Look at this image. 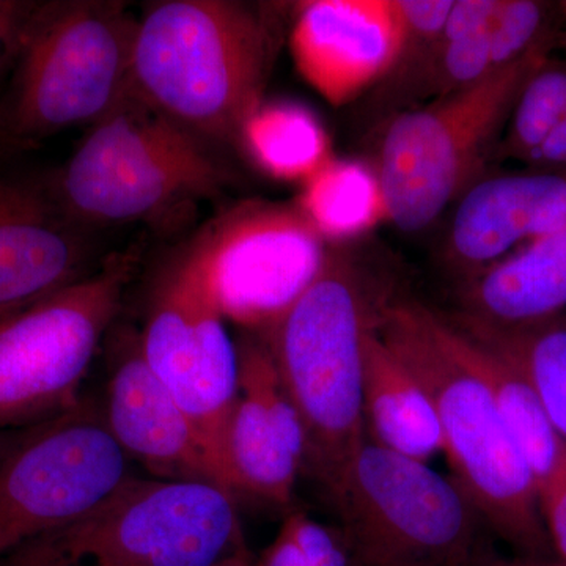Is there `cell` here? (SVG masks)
<instances>
[{
    "instance_id": "cell-2",
    "label": "cell",
    "mask_w": 566,
    "mask_h": 566,
    "mask_svg": "<svg viewBox=\"0 0 566 566\" xmlns=\"http://www.w3.org/2000/svg\"><path fill=\"white\" fill-rule=\"evenodd\" d=\"M277 33L273 18L249 3H151L137 21L132 92L205 142L238 144L263 103Z\"/></svg>"
},
{
    "instance_id": "cell-36",
    "label": "cell",
    "mask_w": 566,
    "mask_h": 566,
    "mask_svg": "<svg viewBox=\"0 0 566 566\" xmlns=\"http://www.w3.org/2000/svg\"><path fill=\"white\" fill-rule=\"evenodd\" d=\"M253 562H255L253 557L237 558V560L229 562V564L222 566H253Z\"/></svg>"
},
{
    "instance_id": "cell-8",
    "label": "cell",
    "mask_w": 566,
    "mask_h": 566,
    "mask_svg": "<svg viewBox=\"0 0 566 566\" xmlns=\"http://www.w3.org/2000/svg\"><path fill=\"white\" fill-rule=\"evenodd\" d=\"M357 566H472L479 510L452 476L365 441L327 494Z\"/></svg>"
},
{
    "instance_id": "cell-29",
    "label": "cell",
    "mask_w": 566,
    "mask_h": 566,
    "mask_svg": "<svg viewBox=\"0 0 566 566\" xmlns=\"http://www.w3.org/2000/svg\"><path fill=\"white\" fill-rule=\"evenodd\" d=\"M538 501L554 557L566 564V450L556 471L539 490Z\"/></svg>"
},
{
    "instance_id": "cell-26",
    "label": "cell",
    "mask_w": 566,
    "mask_h": 566,
    "mask_svg": "<svg viewBox=\"0 0 566 566\" xmlns=\"http://www.w3.org/2000/svg\"><path fill=\"white\" fill-rule=\"evenodd\" d=\"M282 531L300 547L307 566H357L340 528H331L301 510H292Z\"/></svg>"
},
{
    "instance_id": "cell-4",
    "label": "cell",
    "mask_w": 566,
    "mask_h": 566,
    "mask_svg": "<svg viewBox=\"0 0 566 566\" xmlns=\"http://www.w3.org/2000/svg\"><path fill=\"white\" fill-rule=\"evenodd\" d=\"M245 557L237 495L133 474L81 516L0 556V566H222Z\"/></svg>"
},
{
    "instance_id": "cell-35",
    "label": "cell",
    "mask_w": 566,
    "mask_h": 566,
    "mask_svg": "<svg viewBox=\"0 0 566 566\" xmlns=\"http://www.w3.org/2000/svg\"><path fill=\"white\" fill-rule=\"evenodd\" d=\"M557 13L560 18V25L557 29L556 44H560L566 50V2L557 3Z\"/></svg>"
},
{
    "instance_id": "cell-1",
    "label": "cell",
    "mask_w": 566,
    "mask_h": 566,
    "mask_svg": "<svg viewBox=\"0 0 566 566\" xmlns=\"http://www.w3.org/2000/svg\"><path fill=\"white\" fill-rule=\"evenodd\" d=\"M376 331L430 395L452 479L488 531L517 556L554 557L534 475L476 368L469 338L411 301L382 304Z\"/></svg>"
},
{
    "instance_id": "cell-33",
    "label": "cell",
    "mask_w": 566,
    "mask_h": 566,
    "mask_svg": "<svg viewBox=\"0 0 566 566\" xmlns=\"http://www.w3.org/2000/svg\"><path fill=\"white\" fill-rule=\"evenodd\" d=\"M472 566H566V564L556 557H501L486 551Z\"/></svg>"
},
{
    "instance_id": "cell-6",
    "label": "cell",
    "mask_w": 566,
    "mask_h": 566,
    "mask_svg": "<svg viewBox=\"0 0 566 566\" xmlns=\"http://www.w3.org/2000/svg\"><path fill=\"white\" fill-rule=\"evenodd\" d=\"M226 181L203 139L129 87L46 186L71 221L87 229L214 196Z\"/></svg>"
},
{
    "instance_id": "cell-3",
    "label": "cell",
    "mask_w": 566,
    "mask_h": 566,
    "mask_svg": "<svg viewBox=\"0 0 566 566\" xmlns=\"http://www.w3.org/2000/svg\"><path fill=\"white\" fill-rule=\"evenodd\" d=\"M382 304L374 303L348 253L329 248L314 281L260 331L305 431L304 472L326 494L367 441L365 348Z\"/></svg>"
},
{
    "instance_id": "cell-25",
    "label": "cell",
    "mask_w": 566,
    "mask_h": 566,
    "mask_svg": "<svg viewBox=\"0 0 566 566\" xmlns=\"http://www.w3.org/2000/svg\"><path fill=\"white\" fill-rule=\"evenodd\" d=\"M491 28L464 39L438 41L415 66L423 93L442 98L490 76L495 71Z\"/></svg>"
},
{
    "instance_id": "cell-23",
    "label": "cell",
    "mask_w": 566,
    "mask_h": 566,
    "mask_svg": "<svg viewBox=\"0 0 566 566\" xmlns=\"http://www.w3.org/2000/svg\"><path fill=\"white\" fill-rule=\"evenodd\" d=\"M465 337L471 342L476 368L485 378L495 406L526 460L539 493L560 463L566 446L547 419L535 390L515 365L469 335Z\"/></svg>"
},
{
    "instance_id": "cell-16",
    "label": "cell",
    "mask_w": 566,
    "mask_h": 566,
    "mask_svg": "<svg viewBox=\"0 0 566 566\" xmlns=\"http://www.w3.org/2000/svg\"><path fill=\"white\" fill-rule=\"evenodd\" d=\"M92 251L46 182L0 178V319L91 274Z\"/></svg>"
},
{
    "instance_id": "cell-14",
    "label": "cell",
    "mask_w": 566,
    "mask_h": 566,
    "mask_svg": "<svg viewBox=\"0 0 566 566\" xmlns=\"http://www.w3.org/2000/svg\"><path fill=\"white\" fill-rule=\"evenodd\" d=\"M405 29L395 0H312L297 7L290 50L301 76L345 106L400 65Z\"/></svg>"
},
{
    "instance_id": "cell-11",
    "label": "cell",
    "mask_w": 566,
    "mask_h": 566,
    "mask_svg": "<svg viewBox=\"0 0 566 566\" xmlns=\"http://www.w3.org/2000/svg\"><path fill=\"white\" fill-rule=\"evenodd\" d=\"M132 475L93 401L35 424L0 461V556L81 516Z\"/></svg>"
},
{
    "instance_id": "cell-12",
    "label": "cell",
    "mask_w": 566,
    "mask_h": 566,
    "mask_svg": "<svg viewBox=\"0 0 566 566\" xmlns=\"http://www.w3.org/2000/svg\"><path fill=\"white\" fill-rule=\"evenodd\" d=\"M226 318L260 331L322 270L329 248L296 205L245 202L191 241Z\"/></svg>"
},
{
    "instance_id": "cell-13",
    "label": "cell",
    "mask_w": 566,
    "mask_h": 566,
    "mask_svg": "<svg viewBox=\"0 0 566 566\" xmlns=\"http://www.w3.org/2000/svg\"><path fill=\"white\" fill-rule=\"evenodd\" d=\"M237 352L238 394L226 434L230 483L237 497L286 506L304 472L303 422L259 334H241Z\"/></svg>"
},
{
    "instance_id": "cell-7",
    "label": "cell",
    "mask_w": 566,
    "mask_h": 566,
    "mask_svg": "<svg viewBox=\"0 0 566 566\" xmlns=\"http://www.w3.org/2000/svg\"><path fill=\"white\" fill-rule=\"evenodd\" d=\"M554 44H543L475 85L395 118L376 169L387 221L403 232H419L471 188L495 156L517 96L551 57Z\"/></svg>"
},
{
    "instance_id": "cell-34",
    "label": "cell",
    "mask_w": 566,
    "mask_h": 566,
    "mask_svg": "<svg viewBox=\"0 0 566 566\" xmlns=\"http://www.w3.org/2000/svg\"><path fill=\"white\" fill-rule=\"evenodd\" d=\"M35 427V424H33ZM17 428V430H0V461L31 434L32 428Z\"/></svg>"
},
{
    "instance_id": "cell-15",
    "label": "cell",
    "mask_w": 566,
    "mask_h": 566,
    "mask_svg": "<svg viewBox=\"0 0 566 566\" xmlns=\"http://www.w3.org/2000/svg\"><path fill=\"white\" fill-rule=\"evenodd\" d=\"M99 408L123 453L151 479L211 483L229 491L199 428L145 363L137 335L120 345Z\"/></svg>"
},
{
    "instance_id": "cell-10",
    "label": "cell",
    "mask_w": 566,
    "mask_h": 566,
    "mask_svg": "<svg viewBox=\"0 0 566 566\" xmlns=\"http://www.w3.org/2000/svg\"><path fill=\"white\" fill-rule=\"evenodd\" d=\"M145 363L191 417L233 493L226 434L238 394L237 342L210 274L189 243L163 268L137 334Z\"/></svg>"
},
{
    "instance_id": "cell-24",
    "label": "cell",
    "mask_w": 566,
    "mask_h": 566,
    "mask_svg": "<svg viewBox=\"0 0 566 566\" xmlns=\"http://www.w3.org/2000/svg\"><path fill=\"white\" fill-rule=\"evenodd\" d=\"M565 118L566 63L547 57L517 96L495 158L526 163Z\"/></svg>"
},
{
    "instance_id": "cell-28",
    "label": "cell",
    "mask_w": 566,
    "mask_h": 566,
    "mask_svg": "<svg viewBox=\"0 0 566 566\" xmlns=\"http://www.w3.org/2000/svg\"><path fill=\"white\" fill-rule=\"evenodd\" d=\"M39 7L32 0H0V88L21 61Z\"/></svg>"
},
{
    "instance_id": "cell-19",
    "label": "cell",
    "mask_w": 566,
    "mask_h": 566,
    "mask_svg": "<svg viewBox=\"0 0 566 566\" xmlns=\"http://www.w3.org/2000/svg\"><path fill=\"white\" fill-rule=\"evenodd\" d=\"M363 412L365 436L374 444L422 463L442 453L430 395L376 327L365 348Z\"/></svg>"
},
{
    "instance_id": "cell-27",
    "label": "cell",
    "mask_w": 566,
    "mask_h": 566,
    "mask_svg": "<svg viewBox=\"0 0 566 566\" xmlns=\"http://www.w3.org/2000/svg\"><path fill=\"white\" fill-rule=\"evenodd\" d=\"M395 2L403 22L406 41L400 65L409 61L415 51V44L417 57L420 61L441 39L453 0H395Z\"/></svg>"
},
{
    "instance_id": "cell-17",
    "label": "cell",
    "mask_w": 566,
    "mask_h": 566,
    "mask_svg": "<svg viewBox=\"0 0 566 566\" xmlns=\"http://www.w3.org/2000/svg\"><path fill=\"white\" fill-rule=\"evenodd\" d=\"M566 223V174L504 175L472 185L458 205L449 251L480 273Z\"/></svg>"
},
{
    "instance_id": "cell-32",
    "label": "cell",
    "mask_w": 566,
    "mask_h": 566,
    "mask_svg": "<svg viewBox=\"0 0 566 566\" xmlns=\"http://www.w3.org/2000/svg\"><path fill=\"white\" fill-rule=\"evenodd\" d=\"M253 566H307V564L300 547L294 545L293 539L281 528L273 543L253 562Z\"/></svg>"
},
{
    "instance_id": "cell-21",
    "label": "cell",
    "mask_w": 566,
    "mask_h": 566,
    "mask_svg": "<svg viewBox=\"0 0 566 566\" xmlns=\"http://www.w3.org/2000/svg\"><path fill=\"white\" fill-rule=\"evenodd\" d=\"M453 324L515 365L566 446V314L515 327L486 326L463 316Z\"/></svg>"
},
{
    "instance_id": "cell-20",
    "label": "cell",
    "mask_w": 566,
    "mask_h": 566,
    "mask_svg": "<svg viewBox=\"0 0 566 566\" xmlns=\"http://www.w3.org/2000/svg\"><path fill=\"white\" fill-rule=\"evenodd\" d=\"M294 205L326 243L354 240L387 221L378 170L356 159L331 156L303 182Z\"/></svg>"
},
{
    "instance_id": "cell-9",
    "label": "cell",
    "mask_w": 566,
    "mask_h": 566,
    "mask_svg": "<svg viewBox=\"0 0 566 566\" xmlns=\"http://www.w3.org/2000/svg\"><path fill=\"white\" fill-rule=\"evenodd\" d=\"M137 262L134 252L112 253L95 273L0 319V430L48 422L81 403Z\"/></svg>"
},
{
    "instance_id": "cell-5",
    "label": "cell",
    "mask_w": 566,
    "mask_h": 566,
    "mask_svg": "<svg viewBox=\"0 0 566 566\" xmlns=\"http://www.w3.org/2000/svg\"><path fill=\"white\" fill-rule=\"evenodd\" d=\"M137 21L111 0L40 2L0 95V150H28L114 109L132 87Z\"/></svg>"
},
{
    "instance_id": "cell-22",
    "label": "cell",
    "mask_w": 566,
    "mask_h": 566,
    "mask_svg": "<svg viewBox=\"0 0 566 566\" xmlns=\"http://www.w3.org/2000/svg\"><path fill=\"white\" fill-rule=\"evenodd\" d=\"M238 145L262 172L301 185L333 156L322 122L293 102L260 104L244 123Z\"/></svg>"
},
{
    "instance_id": "cell-18",
    "label": "cell",
    "mask_w": 566,
    "mask_h": 566,
    "mask_svg": "<svg viewBox=\"0 0 566 566\" xmlns=\"http://www.w3.org/2000/svg\"><path fill=\"white\" fill-rule=\"evenodd\" d=\"M565 311L566 223L475 275L460 316L486 326L515 327Z\"/></svg>"
},
{
    "instance_id": "cell-31",
    "label": "cell",
    "mask_w": 566,
    "mask_h": 566,
    "mask_svg": "<svg viewBox=\"0 0 566 566\" xmlns=\"http://www.w3.org/2000/svg\"><path fill=\"white\" fill-rule=\"evenodd\" d=\"M538 172L566 174V118L526 161Z\"/></svg>"
},
{
    "instance_id": "cell-30",
    "label": "cell",
    "mask_w": 566,
    "mask_h": 566,
    "mask_svg": "<svg viewBox=\"0 0 566 566\" xmlns=\"http://www.w3.org/2000/svg\"><path fill=\"white\" fill-rule=\"evenodd\" d=\"M502 0H453L438 41H453L486 31L493 25Z\"/></svg>"
}]
</instances>
